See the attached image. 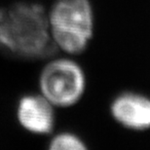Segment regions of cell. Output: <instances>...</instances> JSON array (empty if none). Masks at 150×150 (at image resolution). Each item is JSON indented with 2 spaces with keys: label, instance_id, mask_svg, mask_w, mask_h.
<instances>
[{
  "label": "cell",
  "instance_id": "cell-6",
  "mask_svg": "<svg viewBox=\"0 0 150 150\" xmlns=\"http://www.w3.org/2000/svg\"><path fill=\"white\" fill-rule=\"evenodd\" d=\"M87 148L84 142L72 133L58 134L51 139L49 149L51 150H85Z\"/></svg>",
  "mask_w": 150,
  "mask_h": 150
},
{
  "label": "cell",
  "instance_id": "cell-2",
  "mask_svg": "<svg viewBox=\"0 0 150 150\" xmlns=\"http://www.w3.org/2000/svg\"><path fill=\"white\" fill-rule=\"evenodd\" d=\"M41 95L55 107H70L83 97L86 76L82 67L69 59H53L39 77Z\"/></svg>",
  "mask_w": 150,
  "mask_h": 150
},
{
  "label": "cell",
  "instance_id": "cell-5",
  "mask_svg": "<svg viewBox=\"0 0 150 150\" xmlns=\"http://www.w3.org/2000/svg\"><path fill=\"white\" fill-rule=\"evenodd\" d=\"M54 106L42 95H28L21 98L17 108L20 124L35 134H49L55 127Z\"/></svg>",
  "mask_w": 150,
  "mask_h": 150
},
{
  "label": "cell",
  "instance_id": "cell-4",
  "mask_svg": "<svg viewBox=\"0 0 150 150\" xmlns=\"http://www.w3.org/2000/svg\"><path fill=\"white\" fill-rule=\"evenodd\" d=\"M113 119L129 130L145 131L150 129V98L134 92L119 94L110 104Z\"/></svg>",
  "mask_w": 150,
  "mask_h": 150
},
{
  "label": "cell",
  "instance_id": "cell-1",
  "mask_svg": "<svg viewBox=\"0 0 150 150\" xmlns=\"http://www.w3.org/2000/svg\"><path fill=\"white\" fill-rule=\"evenodd\" d=\"M57 50L41 4L19 2L0 8V52L33 61L53 57Z\"/></svg>",
  "mask_w": 150,
  "mask_h": 150
},
{
  "label": "cell",
  "instance_id": "cell-3",
  "mask_svg": "<svg viewBox=\"0 0 150 150\" xmlns=\"http://www.w3.org/2000/svg\"><path fill=\"white\" fill-rule=\"evenodd\" d=\"M50 29L83 35L92 39L94 12L90 0H57L48 12Z\"/></svg>",
  "mask_w": 150,
  "mask_h": 150
}]
</instances>
